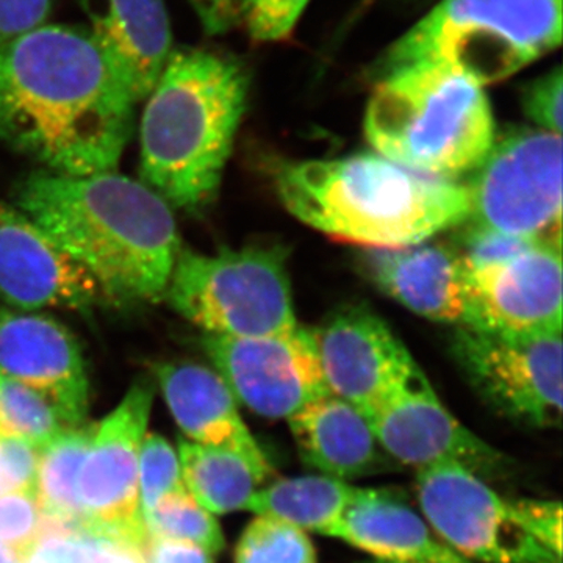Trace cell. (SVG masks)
Instances as JSON below:
<instances>
[{
    "label": "cell",
    "instance_id": "6da1fadb",
    "mask_svg": "<svg viewBox=\"0 0 563 563\" xmlns=\"http://www.w3.org/2000/svg\"><path fill=\"white\" fill-rule=\"evenodd\" d=\"M135 99L87 29L0 44V141L65 176L117 172Z\"/></svg>",
    "mask_w": 563,
    "mask_h": 563
},
{
    "label": "cell",
    "instance_id": "7a4b0ae2",
    "mask_svg": "<svg viewBox=\"0 0 563 563\" xmlns=\"http://www.w3.org/2000/svg\"><path fill=\"white\" fill-rule=\"evenodd\" d=\"M16 207L49 233L103 298L118 306L165 299L180 250L173 207L117 172L38 173L16 190Z\"/></svg>",
    "mask_w": 563,
    "mask_h": 563
},
{
    "label": "cell",
    "instance_id": "3957f363",
    "mask_svg": "<svg viewBox=\"0 0 563 563\" xmlns=\"http://www.w3.org/2000/svg\"><path fill=\"white\" fill-rule=\"evenodd\" d=\"M285 209L340 243L393 251L466 222L468 187L376 154L284 163L274 174Z\"/></svg>",
    "mask_w": 563,
    "mask_h": 563
},
{
    "label": "cell",
    "instance_id": "277c9868",
    "mask_svg": "<svg viewBox=\"0 0 563 563\" xmlns=\"http://www.w3.org/2000/svg\"><path fill=\"white\" fill-rule=\"evenodd\" d=\"M247 92L250 74L235 58L173 51L144 99L140 180L173 209L207 206L220 188Z\"/></svg>",
    "mask_w": 563,
    "mask_h": 563
},
{
    "label": "cell",
    "instance_id": "5b68a950",
    "mask_svg": "<svg viewBox=\"0 0 563 563\" xmlns=\"http://www.w3.org/2000/svg\"><path fill=\"white\" fill-rule=\"evenodd\" d=\"M363 125L376 154L448 180L473 173L496 136L484 87L435 65L377 80Z\"/></svg>",
    "mask_w": 563,
    "mask_h": 563
},
{
    "label": "cell",
    "instance_id": "8992f818",
    "mask_svg": "<svg viewBox=\"0 0 563 563\" xmlns=\"http://www.w3.org/2000/svg\"><path fill=\"white\" fill-rule=\"evenodd\" d=\"M561 44L562 0H440L377 57L369 77L435 65L485 88Z\"/></svg>",
    "mask_w": 563,
    "mask_h": 563
},
{
    "label": "cell",
    "instance_id": "52a82bcc",
    "mask_svg": "<svg viewBox=\"0 0 563 563\" xmlns=\"http://www.w3.org/2000/svg\"><path fill=\"white\" fill-rule=\"evenodd\" d=\"M417 498L432 531L470 563H562L559 501L506 498L457 463L417 470Z\"/></svg>",
    "mask_w": 563,
    "mask_h": 563
},
{
    "label": "cell",
    "instance_id": "ba28073f",
    "mask_svg": "<svg viewBox=\"0 0 563 563\" xmlns=\"http://www.w3.org/2000/svg\"><path fill=\"white\" fill-rule=\"evenodd\" d=\"M165 299L206 335L254 339L301 328L292 303L287 252L280 246L217 254L180 246Z\"/></svg>",
    "mask_w": 563,
    "mask_h": 563
},
{
    "label": "cell",
    "instance_id": "9c48e42d",
    "mask_svg": "<svg viewBox=\"0 0 563 563\" xmlns=\"http://www.w3.org/2000/svg\"><path fill=\"white\" fill-rule=\"evenodd\" d=\"M468 187L472 228L523 240H561L562 135L509 129L495 136Z\"/></svg>",
    "mask_w": 563,
    "mask_h": 563
},
{
    "label": "cell",
    "instance_id": "30bf717a",
    "mask_svg": "<svg viewBox=\"0 0 563 563\" xmlns=\"http://www.w3.org/2000/svg\"><path fill=\"white\" fill-rule=\"evenodd\" d=\"M453 354L474 390L504 417L533 428L561 424L562 332L461 325Z\"/></svg>",
    "mask_w": 563,
    "mask_h": 563
},
{
    "label": "cell",
    "instance_id": "8fae6325",
    "mask_svg": "<svg viewBox=\"0 0 563 563\" xmlns=\"http://www.w3.org/2000/svg\"><path fill=\"white\" fill-rule=\"evenodd\" d=\"M152 401V385L144 380L132 385L120 406L96 426L79 476L85 532L136 550L147 536L140 506L139 457Z\"/></svg>",
    "mask_w": 563,
    "mask_h": 563
},
{
    "label": "cell",
    "instance_id": "7c38bea8",
    "mask_svg": "<svg viewBox=\"0 0 563 563\" xmlns=\"http://www.w3.org/2000/svg\"><path fill=\"white\" fill-rule=\"evenodd\" d=\"M362 412L384 453L402 465L457 463L479 476L501 466L498 450L443 406L415 361Z\"/></svg>",
    "mask_w": 563,
    "mask_h": 563
},
{
    "label": "cell",
    "instance_id": "4fadbf2b",
    "mask_svg": "<svg viewBox=\"0 0 563 563\" xmlns=\"http://www.w3.org/2000/svg\"><path fill=\"white\" fill-rule=\"evenodd\" d=\"M203 347L236 402L269 420H288L329 393L312 333L301 328L254 339L203 336Z\"/></svg>",
    "mask_w": 563,
    "mask_h": 563
},
{
    "label": "cell",
    "instance_id": "5bb4252c",
    "mask_svg": "<svg viewBox=\"0 0 563 563\" xmlns=\"http://www.w3.org/2000/svg\"><path fill=\"white\" fill-rule=\"evenodd\" d=\"M465 272L468 328L562 332V240H540Z\"/></svg>",
    "mask_w": 563,
    "mask_h": 563
},
{
    "label": "cell",
    "instance_id": "9a60e30c",
    "mask_svg": "<svg viewBox=\"0 0 563 563\" xmlns=\"http://www.w3.org/2000/svg\"><path fill=\"white\" fill-rule=\"evenodd\" d=\"M0 374L38 391L69 428L84 426L90 383L80 344L47 314L0 307Z\"/></svg>",
    "mask_w": 563,
    "mask_h": 563
},
{
    "label": "cell",
    "instance_id": "2e32d148",
    "mask_svg": "<svg viewBox=\"0 0 563 563\" xmlns=\"http://www.w3.org/2000/svg\"><path fill=\"white\" fill-rule=\"evenodd\" d=\"M0 298L24 312L85 310L101 292L49 233L18 207L0 202Z\"/></svg>",
    "mask_w": 563,
    "mask_h": 563
},
{
    "label": "cell",
    "instance_id": "e0dca14e",
    "mask_svg": "<svg viewBox=\"0 0 563 563\" xmlns=\"http://www.w3.org/2000/svg\"><path fill=\"white\" fill-rule=\"evenodd\" d=\"M310 333L329 393L361 410L413 361L383 318L363 306L333 314Z\"/></svg>",
    "mask_w": 563,
    "mask_h": 563
},
{
    "label": "cell",
    "instance_id": "ac0fdd59",
    "mask_svg": "<svg viewBox=\"0 0 563 563\" xmlns=\"http://www.w3.org/2000/svg\"><path fill=\"white\" fill-rule=\"evenodd\" d=\"M88 33L136 102L144 101L173 54L165 0H80Z\"/></svg>",
    "mask_w": 563,
    "mask_h": 563
},
{
    "label": "cell",
    "instance_id": "d6986e66",
    "mask_svg": "<svg viewBox=\"0 0 563 563\" xmlns=\"http://www.w3.org/2000/svg\"><path fill=\"white\" fill-rule=\"evenodd\" d=\"M366 268L377 287L410 312L457 328L470 324L465 263L444 244L369 251Z\"/></svg>",
    "mask_w": 563,
    "mask_h": 563
},
{
    "label": "cell",
    "instance_id": "ffe728a7",
    "mask_svg": "<svg viewBox=\"0 0 563 563\" xmlns=\"http://www.w3.org/2000/svg\"><path fill=\"white\" fill-rule=\"evenodd\" d=\"M166 404L187 440L244 455L268 479L272 463L239 412L235 396L220 374L196 363L155 368Z\"/></svg>",
    "mask_w": 563,
    "mask_h": 563
},
{
    "label": "cell",
    "instance_id": "44dd1931",
    "mask_svg": "<svg viewBox=\"0 0 563 563\" xmlns=\"http://www.w3.org/2000/svg\"><path fill=\"white\" fill-rule=\"evenodd\" d=\"M287 422L302 462L317 474L351 483L384 466L365 413L332 393L307 402Z\"/></svg>",
    "mask_w": 563,
    "mask_h": 563
},
{
    "label": "cell",
    "instance_id": "7402d4cb",
    "mask_svg": "<svg viewBox=\"0 0 563 563\" xmlns=\"http://www.w3.org/2000/svg\"><path fill=\"white\" fill-rule=\"evenodd\" d=\"M333 539L357 548L376 561L470 563L440 540L422 515L393 493L376 488H363Z\"/></svg>",
    "mask_w": 563,
    "mask_h": 563
},
{
    "label": "cell",
    "instance_id": "603a6c76",
    "mask_svg": "<svg viewBox=\"0 0 563 563\" xmlns=\"http://www.w3.org/2000/svg\"><path fill=\"white\" fill-rule=\"evenodd\" d=\"M362 490L346 481L317 473L288 477L258 488L246 510L290 525L309 536L318 533L333 539Z\"/></svg>",
    "mask_w": 563,
    "mask_h": 563
},
{
    "label": "cell",
    "instance_id": "cb8c5ba5",
    "mask_svg": "<svg viewBox=\"0 0 563 563\" xmlns=\"http://www.w3.org/2000/svg\"><path fill=\"white\" fill-rule=\"evenodd\" d=\"M181 479L211 515L246 510L252 496L266 483L252 462L235 451L179 440Z\"/></svg>",
    "mask_w": 563,
    "mask_h": 563
},
{
    "label": "cell",
    "instance_id": "d4e9b609",
    "mask_svg": "<svg viewBox=\"0 0 563 563\" xmlns=\"http://www.w3.org/2000/svg\"><path fill=\"white\" fill-rule=\"evenodd\" d=\"M95 432L96 426L88 428L84 424L66 429L41 450L36 474V499L41 512L73 521L84 532L85 515L79 498V476Z\"/></svg>",
    "mask_w": 563,
    "mask_h": 563
},
{
    "label": "cell",
    "instance_id": "484cf974",
    "mask_svg": "<svg viewBox=\"0 0 563 563\" xmlns=\"http://www.w3.org/2000/svg\"><path fill=\"white\" fill-rule=\"evenodd\" d=\"M66 429L43 395L0 374V437H16L43 450Z\"/></svg>",
    "mask_w": 563,
    "mask_h": 563
},
{
    "label": "cell",
    "instance_id": "4316f807",
    "mask_svg": "<svg viewBox=\"0 0 563 563\" xmlns=\"http://www.w3.org/2000/svg\"><path fill=\"white\" fill-rule=\"evenodd\" d=\"M143 518L147 536L199 544L211 554L224 548L220 525L187 488L165 496Z\"/></svg>",
    "mask_w": 563,
    "mask_h": 563
},
{
    "label": "cell",
    "instance_id": "83f0119b",
    "mask_svg": "<svg viewBox=\"0 0 563 563\" xmlns=\"http://www.w3.org/2000/svg\"><path fill=\"white\" fill-rule=\"evenodd\" d=\"M235 563H318L309 533L255 515L235 548Z\"/></svg>",
    "mask_w": 563,
    "mask_h": 563
},
{
    "label": "cell",
    "instance_id": "f1b7e54d",
    "mask_svg": "<svg viewBox=\"0 0 563 563\" xmlns=\"http://www.w3.org/2000/svg\"><path fill=\"white\" fill-rule=\"evenodd\" d=\"M180 462L172 444L162 435H144L139 457V492L141 514L154 509L165 496L184 490Z\"/></svg>",
    "mask_w": 563,
    "mask_h": 563
},
{
    "label": "cell",
    "instance_id": "f546056e",
    "mask_svg": "<svg viewBox=\"0 0 563 563\" xmlns=\"http://www.w3.org/2000/svg\"><path fill=\"white\" fill-rule=\"evenodd\" d=\"M41 507L36 493L0 496V544L18 563H25L38 548Z\"/></svg>",
    "mask_w": 563,
    "mask_h": 563
},
{
    "label": "cell",
    "instance_id": "4dcf8cb0",
    "mask_svg": "<svg viewBox=\"0 0 563 563\" xmlns=\"http://www.w3.org/2000/svg\"><path fill=\"white\" fill-rule=\"evenodd\" d=\"M310 0H239V22L257 43H277L295 31Z\"/></svg>",
    "mask_w": 563,
    "mask_h": 563
},
{
    "label": "cell",
    "instance_id": "1f68e13d",
    "mask_svg": "<svg viewBox=\"0 0 563 563\" xmlns=\"http://www.w3.org/2000/svg\"><path fill=\"white\" fill-rule=\"evenodd\" d=\"M521 106L526 117L544 132L562 135L563 73L562 66L548 70L523 88Z\"/></svg>",
    "mask_w": 563,
    "mask_h": 563
},
{
    "label": "cell",
    "instance_id": "d6a6232c",
    "mask_svg": "<svg viewBox=\"0 0 563 563\" xmlns=\"http://www.w3.org/2000/svg\"><path fill=\"white\" fill-rule=\"evenodd\" d=\"M54 0H0V44L43 27Z\"/></svg>",
    "mask_w": 563,
    "mask_h": 563
},
{
    "label": "cell",
    "instance_id": "836d02e7",
    "mask_svg": "<svg viewBox=\"0 0 563 563\" xmlns=\"http://www.w3.org/2000/svg\"><path fill=\"white\" fill-rule=\"evenodd\" d=\"M144 563H214L213 554L199 544L146 536L139 548Z\"/></svg>",
    "mask_w": 563,
    "mask_h": 563
},
{
    "label": "cell",
    "instance_id": "e575fe53",
    "mask_svg": "<svg viewBox=\"0 0 563 563\" xmlns=\"http://www.w3.org/2000/svg\"><path fill=\"white\" fill-rule=\"evenodd\" d=\"M207 35L231 32L239 24V0H188Z\"/></svg>",
    "mask_w": 563,
    "mask_h": 563
},
{
    "label": "cell",
    "instance_id": "d590c367",
    "mask_svg": "<svg viewBox=\"0 0 563 563\" xmlns=\"http://www.w3.org/2000/svg\"><path fill=\"white\" fill-rule=\"evenodd\" d=\"M101 563H144L140 551L131 544L103 540Z\"/></svg>",
    "mask_w": 563,
    "mask_h": 563
},
{
    "label": "cell",
    "instance_id": "8d00e7d4",
    "mask_svg": "<svg viewBox=\"0 0 563 563\" xmlns=\"http://www.w3.org/2000/svg\"><path fill=\"white\" fill-rule=\"evenodd\" d=\"M0 563H18L16 559L0 544Z\"/></svg>",
    "mask_w": 563,
    "mask_h": 563
},
{
    "label": "cell",
    "instance_id": "74e56055",
    "mask_svg": "<svg viewBox=\"0 0 563 563\" xmlns=\"http://www.w3.org/2000/svg\"><path fill=\"white\" fill-rule=\"evenodd\" d=\"M369 563H398V562H385V561H376V559H373Z\"/></svg>",
    "mask_w": 563,
    "mask_h": 563
}]
</instances>
